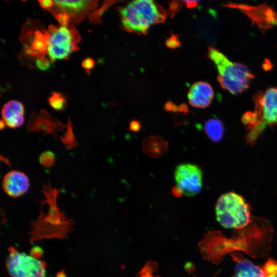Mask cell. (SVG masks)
Returning <instances> with one entry per match:
<instances>
[{
    "label": "cell",
    "instance_id": "7c38bea8",
    "mask_svg": "<svg viewBox=\"0 0 277 277\" xmlns=\"http://www.w3.org/2000/svg\"><path fill=\"white\" fill-rule=\"evenodd\" d=\"M213 96L212 87L205 82H198L193 84L188 93L189 104L194 107L199 108H204L209 106Z\"/></svg>",
    "mask_w": 277,
    "mask_h": 277
},
{
    "label": "cell",
    "instance_id": "836d02e7",
    "mask_svg": "<svg viewBox=\"0 0 277 277\" xmlns=\"http://www.w3.org/2000/svg\"><path fill=\"white\" fill-rule=\"evenodd\" d=\"M266 277H277V275H269V276H266Z\"/></svg>",
    "mask_w": 277,
    "mask_h": 277
},
{
    "label": "cell",
    "instance_id": "ba28073f",
    "mask_svg": "<svg viewBox=\"0 0 277 277\" xmlns=\"http://www.w3.org/2000/svg\"><path fill=\"white\" fill-rule=\"evenodd\" d=\"M176 186L187 196H193L200 193L203 185V174L196 165L184 163L177 165L175 169Z\"/></svg>",
    "mask_w": 277,
    "mask_h": 277
},
{
    "label": "cell",
    "instance_id": "5bb4252c",
    "mask_svg": "<svg viewBox=\"0 0 277 277\" xmlns=\"http://www.w3.org/2000/svg\"><path fill=\"white\" fill-rule=\"evenodd\" d=\"M235 262V273L233 277H265L263 268H261L241 255L233 256Z\"/></svg>",
    "mask_w": 277,
    "mask_h": 277
},
{
    "label": "cell",
    "instance_id": "f546056e",
    "mask_svg": "<svg viewBox=\"0 0 277 277\" xmlns=\"http://www.w3.org/2000/svg\"><path fill=\"white\" fill-rule=\"evenodd\" d=\"M165 109L167 111H174L178 110V107H176L173 103L168 102L166 104Z\"/></svg>",
    "mask_w": 277,
    "mask_h": 277
},
{
    "label": "cell",
    "instance_id": "f1b7e54d",
    "mask_svg": "<svg viewBox=\"0 0 277 277\" xmlns=\"http://www.w3.org/2000/svg\"><path fill=\"white\" fill-rule=\"evenodd\" d=\"M140 123L137 121H132L131 122L129 126V129L133 131H137L140 129Z\"/></svg>",
    "mask_w": 277,
    "mask_h": 277
},
{
    "label": "cell",
    "instance_id": "277c9868",
    "mask_svg": "<svg viewBox=\"0 0 277 277\" xmlns=\"http://www.w3.org/2000/svg\"><path fill=\"white\" fill-rule=\"evenodd\" d=\"M215 209L217 222L226 228L241 229L251 222L249 205L242 195L235 192L221 195Z\"/></svg>",
    "mask_w": 277,
    "mask_h": 277
},
{
    "label": "cell",
    "instance_id": "1f68e13d",
    "mask_svg": "<svg viewBox=\"0 0 277 277\" xmlns=\"http://www.w3.org/2000/svg\"><path fill=\"white\" fill-rule=\"evenodd\" d=\"M172 194L176 197H180L183 194L182 191L176 187H174L172 190Z\"/></svg>",
    "mask_w": 277,
    "mask_h": 277
},
{
    "label": "cell",
    "instance_id": "cb8c5ba5",
    "mask_svg": "<svg viewBox=\"0 0 277 277\" xmlns=\"http://www.w3.org/2000/svg\"><path fill=\"white\" fill-rule=\"evenodd\" d=\"M166 45L171 49H175L180 46L181 43L176 35H172L166 41Z\"/></svg>",
    "mask_w": 277,
    "mask_h": 277
},
{
    "label": "cell",
    "instance_id": "4316f807",
    "mask_svg": "<svg viewBox=\"0 0 277 277\" xmlns=\"http://www.w3.org/2000/svg\"><path fill=\"white\" fill-rule=\"evenodd\" d=\"M38 2L42 8L47 10L52 8L54 5L53 1L51 0H40Z\"/></svg>",
    "mask_w": 277,
    "mask_h": 277
},
{
    "label": "cell",
    "instance_id": "4dcf8cb0",
    "mask_svg": "<svg viewBox=\"0 0 277 277\" xmlns=\"http://www.w3.org/2000/svg\"><path fill=\"white\" fill-rule=\"evenodd\" d=\"M185 3L186 6L188 8H194L197 6L198 4V1H184Z\"/></svg>",
    "mask_w": 277,
    "mask_h": 277
},
{
    "label": "cell",
    "instance_id": "4fadbf2b",
    "mask_svg": "<svg viewBox=\"0 0 277 277\" xmlns=\"http://www.w3.org/2000/svg\"><path fill=\"white\" fill-rule=\"evenodd\" d=\"M24 107L16 100H11L3 106L1 114L2 120L6 125L11 128L22 126L24 122Z\"/></svg>",
    "mask_w": 277,
    "mask_h": 277
},
{
    "label": "cell",
    "instance_id": "d4e9b609",
    "mask_svg": "<svg viewBox=\"0 0 277 277\" xmlns=\"http://www.w3.org/2000/svg\"><path fill=\"white\" fill-rule=\"evenodd\" d=\"M94 61L90 57L85 58L82 63V67L86 70L88 74L90 73V70L94 66Z\"/></svg>",
    "mask_w": 277,
    "mask_h": 277
},
{
    "label": "cell",
    "instance_id": "603a6c76",
    "mask_svg": "<svg viewBox=\"0 0 277 277\" xmlns=\"http://www.w3.org/2000/svg\"><path fill=\"white\" fill-rule=\"evenodd\" d=\"M51 63L50 60L46 56L39 57L35 62L36 67L41 70H48L50 67Z\"/></svg>",
    "mask_w": 277,
    "mask_h": 277
},
{
    "label": "cell",
    "instance_id": "e0dca14e",
    "mask_svg": "<svg viewBox=\"0 0 277 277\" xmlns=\"http://www.w3.org/2000/svg\"><path fill=\"white\" fill-rule=\"evenodd\" d=\"M60 138L67 149H71L78 144L74 134L71 121L69 118L66 125V131Z\"/></svg>",
    "mask_w": 277,
    "mask_h": 277
},
{
    "label": "cell",
    "instance_id": "30bf717a",
    "mask_svg": "<svg viewBox=\"0 0 277 277\" xmlns=\"http://www.w3.org/2000/svg\"><path fill=\"white\" fill-rule=\"evenodd\" d=\"M65 128L66 125L44 109H41L38 112H32L27 125V131H40L54 137L57 136V132L62 131Z\"/></svg>",
    "mask_w": 277,
    "mask_h": 277
},
{
    "label": "cell",
    "instance_id": "2e32d148",
    "mask_svg": "<svg viewBox=\"0 0 277 277\" xmlns=\"http://www.w3.org/2000/svg\"><path fill=\"white\" fill-rule=\"evenodd\" d=\"M204 129L208 137L213 142L220 141L223 136L224 125L217 118H212L207 120L205 122Z\"/></svg>",
    "mask_w": 277,
    "mask_h": 277
},
{
    "label": "cell",
    "instance_id": "d6986e66",
    "mask_svg": "<svg viewBox=\"0 0 277 277\" xmlns=\"http://www.w3.org/2000/svg\"><path fill=\"white\" fill-rule=\"evenodd\" d=\"M115 2V1H105L101 8L88 15L89 22L93 24L102 23L101 17L103 13Z\"/></svg>",
    "mask_w": 277,
    "mask_h": 277
},
{
    "label": "cell",
    "instance_id": "d6a6232c",
    "mask_svg": "<svg viewBox=\"0 0 277 277\" xmlns=\"http://www.w3.org/2000/svg\"><path fill=\"white\" fill-rule=\"evenodd\" d=\"M1 124L0 127H1V129H2L5 127V125H6L5 122L3 120L1 121V124Z\"/></svg>",
    "mask_w": 277,
    "mask_h": 277
},
{
    "label": "cell",
    "instance_id": "8992f818",
    "mask_svg": "<svg viewBox=\"0 0 277 277\" xmlns=\"http://www.w3.org/2000/svg\"><path fill=\"white\" fill-rule=\"evenodd\" d=\"M20 41L23 45L22 54L26 58L36 61L47 54L48 32L37 21H29L24 25Z\"/></svg>",
    "mask_w": 277,
    "mask_h": 277
},
{
    "label": "cell",
    "instance_id": "52a82bcc",
    "mask_svg": "<svg viewBox=\"0 0 277 277\" xmlns=\"http://www.w3.org/2000/svg\"><path fill=\"white\" fill-rule=\"evenodd\" d=\"M6 266L12 277H46L45 263L33 256L11 248Z\"/></svg>",
    "mask_w": 277,
    "mask_h": 277
},
{
    "label": "cell",
    "instance_id": "7402d4cb",
    "mask_svg": "<svg viewBox=\"0 0 277 277\" xmlns=\"http://www.w3.org/2000/svg\"><path fill=\"white\" fill-rule=\"evenodd\" d=\"M265 277L271 275H277V261L273 259H269L263 267Z\"/></svg>",
    "mask_w": 277,
    "mask_h": 277
},
{
    "label": "cell",
    "instance_id": "7a4b0ae2",
    "mask_svg": "<svg viewBox=\"0 0 277 277\" xmlns=\"http://www.w3.org/2000/svg\"><path fill=\"white\" fill-rule=\"evenodd\" d=\"M124 29L129 32L145 34L150 27L163 22L167 16L164 9L153 1L131 2L118 11Z\"/></svg>",
    "mask_w": 277,
    "mask_h": 277
},
{
    "label": "cell",
    "instance_id": "6da1fadb",
    "mask_svg": "<svg viewBox=\"0 0 277 277\" xmlns=\"http://www.w3.org/2000/svg\"><path fill=\"white\" fill-rule=\"evenodd\" d=\"M254 110L247 111L242 117L246 128L247 144L253 145L267 127L277 125V88L259 91L253 98Z\"/></svg>",
    "mask_w": 277,
    "mask_h": 277
},
{
    "label": "cell",
    "instance_id": "5b68a950",
    "mask_svg": "<svg viewBox=\"0 0 277 277\" xmlns=\"http://www.w3.org/2000/svg\"><path fill=\"white\" fill-rule=\"evenodd\" d=\"M47 31V54L51 63L56 60H67L71 53L80 49L81 36L73 25L69 23L58 27L51 25Z\"/></svg>",
    "mask_w": 277,
    "mask_h": 277
},
{
    "label": "cell",
    "instance_id": "44dd1931",
    "mask_svg": "<svg viewBox=\"0 0 277 277\" xmlns=\"http://www.w3.org/2000/svg\"><path fill=\"white\" fill-rule=\"evenodd\" d=\"M54 154L50 151L43 152L39 157V162L42 166L49 168L53 166L55 163Z\"/></svg>",
    "mask_w": 277,
    "mask_h": 277
},
{
    "label": "cell",
    "instance_id": "83f0119b",
    "mask_svg": "<svg viewBox=\"0 0 277 277\" xmlns=\"http://www.w3.org/2000/svg\"><path fill=\"white\" fill-rule=\"evenodd\" d=\"M184 269L187 273H191L195 270V266L193 263L191 262H188L185 264Z\"/></svg>",
    "mask_w": 277,
    "mask_h": 277
},
{
    "label": "cell",
    "instance_id": "ac0fdd59",
    "mask_svg": "<svg viewBox=\"0 0 277 277\" xmlns=\"http://www.w3.org/2000/svg\"><path fill=\"white\" fill-rule=\"evenodd\" d=\"M50 106L55 111H62L67 106V100L61 93L53 91L48 98Z\"/></svg>",
    "mask_w": 277,
    "mask_h": 277
},
{
    "label": "cell",
    "instance_id": "484cf974",
    "mask_svg": "<svg viewBox=\"0 0 277 277\" xmlns=\"http://www.w3.org/2000/svg\"><path fill=\"white\" fill-rule=\"evenodd\" d=\"M169 12L171 16L174 15L181 8L182 4L180 2L173 1L169 4Z\"/></svg>",
    "mask_w": 277,
    "mask_h": 277
},
{
    "label": "cell",
    "instance_id": "9c48e42d",
    "mask_svg": "<svg viewBox=\"0 0 277 277\" xmlns=\"http://www.w3.org/2000/svg\"><path fill=\"white\" fill-rule=\"evenodd\" d=\"M98 1H53V6L48 11L51 13L66 14L70 23H79L86 15L96 10Z\"/></svg>",
    "mask_w": 277,
    "mask_h": 277
},
{
    "label": "cell",
    "instance_id": "ffe728a7",
    "mask_svg": "<svg viewBox=\"0 0 277 277\" xmlns=\"http://www.w3.org/2000/svg\"><path fill=\"white\" fill-rule=\"evenodd\" d=\"M157 267L158 264L157 262L148 261L137 273L136 277H153L152 274L156 271Z\"/></svg>",
    "mask_w": 277,
    "mask_h": 277
},
{
    "label": "cell",
    "instance_id": "3957f363",
    "mask_svg": "<svg viewBox=\"0 0 277 277\" xmlns=\"http://www.w3.org/2000/svg\"><path fill=\"white\" fill-rule=\"evenodd\" d=\"M207 55L217 68V81L223 89L236 94L249 87L254 75L245 65L232 62L213 46L209 47Z\"/></svg>",
    "mask_w": 277,
    "mask_h": 277
},
{
    "label": "cell",
    "instance_id": "8fae6325",
    "mask_svg": "<svg viewBox=\"0 0 277 277\" xmlns=\"http://www.w3.org/2000/svg\"><path fill=\"white\" fill-rule=\"evenodd\" d=\"M29 180L23 172L12 170L3 177L2 187L5 192L9 196L17 197L24 194L29 187Z\"/></svg>",
    "mask_w": 277,
    "mask_h": 277
},
{
    "label": "cell",
    "instance_id": "9a60e30c",
    "mask_svg": "<svg viewBox=\"0 0 277 277\" xmlns=\"http://www.w3.org/2000/svg\"><path fill=\"white\" fill-rule=\"evenodd\" d=\"M167 143L162 137L151 135L143 141V151L152 157H157L163 155L167 150Z\"/></svg>",
    "mask_w": 277,
    "mask_h": 277
}]
</instances>
